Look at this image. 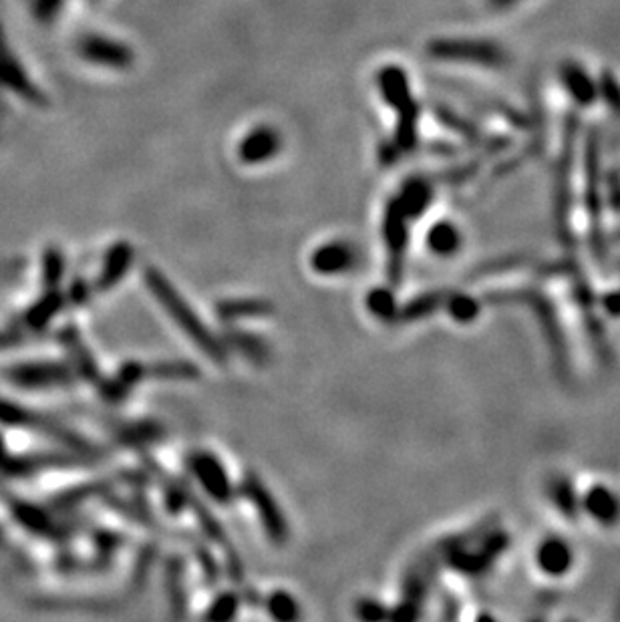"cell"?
Listing matches in <instances>:
<instances>
[{
	"label": "cell",
	"instance_id": "7c38bea8",
	"mask_svg": "<svg viewBox=\"0 0 620 622\" xmlns=\"http://www.w3.org/2000/svg\"><path fill=\"white\" fill-rule=\"evenodd\" d=\"M274 310V306L268 300L258 298H236V300H222L216 306V313L222 321L232 323L238 319H254V317H266Z\"/></svg>",
	"mask_w": 620,
	"mask_h": 622
},
{
	"label": "cell",
	"instance_id": "5bb4252c",
	"mask_svg": "<svg viewBox=\"0 0 620 622\" xmlns=\"http://www.w3.org/2000/svg\"><path fill=\"white\" fill-rule=\"evenodd\" d=\"M228 345L232 349H236L238 353H242L246 359H250L252 363L256 365H264L268 361V347L262 339L254 337V335H248V333H242V331H236L232 329L226 337Z\"/></svg>",
	"mask_w": 620,
	"mask_h": 622
},
{
	"label": "cell",
	"instance_id": "44dd1931",
	"mask_svg": "<svg viewBox=\"0 0 620 622\" xmlns=\"http://www.w3.org/2000/svg\"><path fill=\"white\" fill-rule=\"evenodd\" d=\"M65 274V258L57 248H49L43 258V284L45 288H57Z\"/></svg>",
	"mask_w": 620,
	"mask_h": 622
},
{
	"label": "cell",
	"instance_id": "ba28073f",
	"mask_svg": "<svg viewBox=\"0 0 620 622\" xmlns=\"http://www.w3.org/2000/svg\"><path fill=\"white\" fill-rule=\"evenodd\" d=\"M79 53L85 61L107 69H127L133 63V51L127 45L101 35L85 37L79 45Z\"/></svg>",
	"mask_w": 620,
	"mask_h": 622
},
{
	"label": "cell",
	"instance_id": "d4e9b609",
	"mask_svg": "<svg viewBox=\"0 0 620 622\" xmlns=\"http://www.w3.org/2000/svg\"><path fill=\"white\" fill-rule=\"evenodd\" d=\"M357 612H359V616L365 618V620H377V618L387 616V612L379 610V604H375V602H361V604L357 606Z\"/></svg>",
	"mask_w": 620,
	"mask_h": 622
},
{
	"label": "cell",
	"instance_id": "7402d4cb",
	"mask_svg": "<svg viewBox=\"0 0 620 622\" xmlns=\"http://www.w3.org/2000/svg\"><path fill=\"white\" fill-rule=\"evenodd\" d=\"M238 604H240V600H238V596H236L234 592H224V594H220V596L212 602V606H210L206 618H212V620H228V618H232V616L236 614Z\"/></svg>",
	"mask_w": 620,
	"mask_h": 622
},
{
	"label": "cell",
	"instance_id": "30bf717a",
	"mask_svg": "<svg viewBox=\"0 0 620 622\" xmlns=\"http://www.w3.org/2000/svg\"><path fill=\"white\" fill-rule=\"evenodd\" d=\"M355 262H357V252L347 242H329L317 248L315 254L310 256V266H313L315 272L325 274V276L345 274L355 266Z\"/></svg>",
	"mask_w": 620,
	"mask_h": 622
},
{
	"label": "cell",
	"instance_id": "603a6c76",
	"mask_svg": "<svg viewBox=\"0 0 620 622\" xmlns=\"http://www.w3.org/2000/svg\"><path fill=\"white\" fill-rule=\"evenodd\" d=\"M588 512L590 514H594L596 518H602V520H608V518H612L614 514H616V500H612L610 496H608V492H604V490H596V492H592V498L588 500Z\"/></svg>",
	"mask_w": 620,
	"mask_h": 622
},
{
	"label": "cell",
	"instance_id": "e0dca14e",
	"mask_svg": "<svg viewBox=\"0 0 620 622\" xmlns=\"http://www.w3.org/2000/svg\"><path fill=\"white\" fill-rule=\"evenodd\" d=\"M367 308L381 321H393V319H397V313H399L397 306H395L393 292L387 288L371 290L367 296Z\"/></svg>",
	"mask_w": 620,
	"mask_h": 622
},
{
	"label": "cell",
	"instance_id": "d6986e66",
	"mask_svg": "<svg viewBox=\"0 0 620 622\" xmlns=\"http://www.w3.org/2000/svg\"><path fill=\"white\" fill-rule=\"evenodd\" d=\"M145 375L153 379H194L198 377V369L192 363H155L151 367H145Z\"/></svg>",
	"mask_w": 620,
	"mask_h": 622
},
{
	"label": "cell",
	"instance_id": "5b68a950",
	"mask_svg": "<svg viewBox=\"0 0 620 622\" xmlns=\"http://www.w3.org/2000/svg\"><path fill=\"white\" fill-rule=\"evenodd\" d=\"M190 470L204 488V492L218 504H228L236 494L234 486L228 480L224 465L218 461L216 455L200 451L190 455Z\"/></svg>",
	"mask_w": 620,
	"mask_h": 622
},
{
	"label": "cell",
	"instance_id": "277c9868",
	"mask_svg": "<svg viewBox=\"0 0 620 622\" xmlns=\"http://www.w3.org/2000/svg\"><path fill=\"white\" fill-rule=\"evenodd\" d=\"M11 383L23 389L65 387L75 379V369L63 363H21L7 371Z\"/></svg>",
	"mask_w": 620,
	"mask_h": 622
},
{
	"label": "cell",
	"instance_id": "52a82bcc",
	"mask_svg": "<svg viewBox=\"0 0 620 622\" xmlns=\"http://www.w3.org/2000/svg\"><path fill=\"white\" fill-rule=\"evenodd\" d=\"M407 216L401 210L399 202L393 200L387 210H385V220H383V236L385 244L389 250V276L395 282H399L401 272H403V256L407 248Z\"/></svg>",
	"mask_w": 620,
	"mask_h": 622
},
{
	"label": "cell",
	"instance_id": "484cf974",
	"mask_svg": "<svg viewBox=\"0 0 620 622\" xmlns=\"http://www.w3.org/2000/svg\"><path fill=\"white\" fill-rule=\"evenodd\" d=\"M494 3H496V5H502V7H504V5H512V3H514V0H494Z\"/></svg>",
	"mask_w": 620,
	"mask_h": 622
},
{
	"label": "cell",
	"instance_id": "6da1fadb",
	"mask_svg": "<svg viewBox=\"0 0 620 622\" xmlns=\"http://www.w3.org/2000/svg\"><path fill=\"white\" fill-rule=\"evenodd\" d=\"M143 280L153 298L160 302V306L170 315V319L182 329V333L200 347V351L218 361H226V349L220 339H216L210 329L202 323V319L194 313L192 306L186 302V298L172 286V282L158 270V268H145L143 270Z\"/></svg>",
	"mask_w": 620,
	"mask_h": 622
},
{
	"label": "cell",
	"instance_id": "cb8c5ba5",
	"mask_svg": "<svg viewBox=\"0 0 620 622\" xmlns=\"http://www.w3.org/2000/svg\"><path fill=\"white\" fill-rule=\"evenodd\" d=\"M449 310L451 315L455 319H463V321H470L474 317V304L470 298H461V296H455V298H449Z\"/></svg>",
	"mask_w": 620,
	"mask_h": 622
},
{
	"label": "cell",
	"instance_id": "8fae6325",
	"mask_svg": "<svg viewBox=\"0 0 620 622\" xmlns=\"http://www.w3.org/2000/svg\"><path fill=\"white\" fill-rule=\"evenodd\" d=\"M131 264H133V248L127 242L113 244L105 256L103 270L95 280V290L107 292L113 286H117L119 280L127 274Z\"/></svg>",
	"mask_w": 620,
	"mask_h": 622
},
{
	"label": "cell",
	"instance_id": "ac0fdd59",
	"mask_svg": "<svg viewBox=\"0 0 620 622\" xmlns=\"http://www.w3.org/2000/svg\"><path fill=\"white\" fill-rule=\"evenodd\" d=\"M443 302V296L433 292V294H425V296H419L415 298L413 302H409L407 306H403L399 313H397V319L401 321H417V319H423L427 317L429 313H433V310Z\"/></svg>",
	"mask_w": 620,
	"mask_h": 622
},
{
	"label": "cell",
	"instance_id": "2e32d148",
	"mask_svg": "<svg viewBox=\"0 0 620 622\" xmlns=\"http://www.w3.org/2000/svg\"><path fill=\"white\" fill-rule=\"evenodd\" d=\"M427 246L439 254V256H449L457 250L459 246V232L455 226H451L449 222H439L429 230L427 236Z\"/></svg>",
	"mask_w": 620,
	"mask_h": 622
},
{
	"label": "cell",
	"instance_id": "3957f363",
	"mask_svg": "<svg viewBox=\"0 0 620 622\" xmlns=\"http://www.w3.org/2000/svg\"><path fill=\"white\" fill-rule=\"evenodd\" d=\"M240 494L246 496L258 512L262 528L272 544L282 546L288 540V524L278 502L256 474H246L240 484Z\"/></svg>",
	"mask_w": 620,
	"mask_h": 622
},
{
	"label": "cell",
	"instance_id": "4fadbf2b",
	"mask_svg": "<svg viewBox=\"0 0 620 622\" xmlns=\"http://www.w3.org/2000/svg\"><path fill=\"white\" fill-rule=\"evenodd\" d=\"M431 198H433V190L425 180H409L403 186V192L397 198V202L401 210L405 212V216L411 220V218L421 216L429 208Z\"/></svg>",
	"mask_w": 620,
	"mask_h": 622
},
{
	"label": "cell",
	"instance_id": "9c48e42d",
	"mask_svg": "<svg viewBox=\"0 0 620 622\" xmlns=\"http://www.w3.org/2000/svg\"><path fill=\"white\" fill-rule=\"evenodd\" d=\"M282 147V137L280 133L270 127V125H258L238 145V158L240 162L248 166L264 164L272 158H276V153Z\"/></svg>",
	"mask_w": 620,
	"mask_h": 622
},
{
	"label": "cell",
	"instance_id": "7a4b0ae2",
	"mask_svg": "<svg viewBox=\"0 0 620 622\" xmlns=\"http://www.w3.org/2000/svg\"><path fill=\"white\" fill-rule=\"evenodd\" d=\"M379 89L385 101L397 111L399 123L395 141L401 149H409L415 145L417 139V105L409 93L407 73L399 67H383L379 71Z\"/></svg>",
	"mask_w": 620,
	"mask_h": 622
},
{
	"label": "cell",
	"instance_id": "9a60e30c",
	"mask_svg": "<svg viewBox=\"0 0 620 622\" xmlns=\"http://www.w3.org/2000/svg\"><path fill=\"white\" fill-rule=\"evenodd\" d=\"M572 562L568 546L562 544V540H546V544L538 552V564L542 570L550 574H560L568 570Z\"/></svg>",
	"mask_w": 620,
	"mask_h": 622
},
{
	"label": "cell",
	"instance_id": "ffe728a7",
	"mask_svg": "<svg viewBox=\"0 0 620 622\" xmlns=\"http://www.w3.org/2000/svg\"><path fill=\"white\" fill-rule=\"evenodd\" d=\"M266 608L270 612V616L278 618V620H296L300 616V610H298V604L296 600L288 594V592H274L268 602H266Z\"/></svg>",
	"mask_w": 620,
	"mask_h": 622
},
{
	"label": "cell",
	"instance_id": "8992f818",
	"mask_svg": "<svg viewBox=\"0 0 620 622\" xmlns=\"http://www.w3.org/2000/svg\"><path fill=\"white\" fill-rule=\"evenodd\" d=\"M429 51L443 61H468L480 65H500L504 61V53L488 41H437Z\"/></svg>",
	"mask_w": 620,
	"mask_h": 622
}]
</instances>
